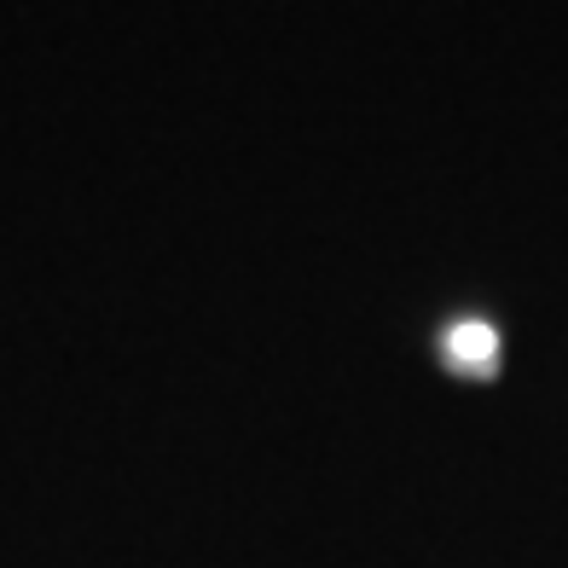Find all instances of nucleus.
Wrapping results in <instances>:
<instances>
[{
    "instance_id": "f257e3e1",
    "label": "nucleus",
    "mask_w": 568,
    "mask_h": 568,
    "mask_svg": "<svg viewBox=\"0 0 568 568\" xmlns=\"http://www.w3.org/2000/svg\"><path fill=\"white\" fill-rule=\"evenodd\" d=\"M447 359H453L458 372H470V377H487V372L499 366V337L487 325H476V320L470 325H453L447 331Z\"/></svg>"
}]
</instances>
